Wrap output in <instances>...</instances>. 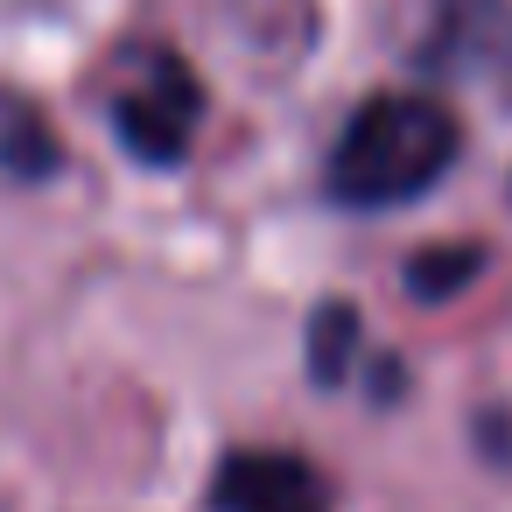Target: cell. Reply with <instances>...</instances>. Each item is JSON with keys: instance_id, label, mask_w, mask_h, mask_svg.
<instances>
[{"instance_id": "cell-5", "label": "cell", "mask_w": 512, "mask_h": 512, "mask_svg": "<svg viewBox=\"0 0 512 512\" xmlns=\"http://www.w3.org/2000/svg\"><path fill=\"white\" fill-rule=\"evenodd\" d=\"M351 358H358V309H351V302L316 309V330H309V372H316L323 386H337V379L351 372Z\"/></svg>"}, {"instance_id": "cell-6", "label": "cell", "mask_w": 512, "mask_h": 512, "mask_svg": "<svg viewBox=\"0 0 512 512\" xmlns=\"http://www.w3.org/2000/svg\"><path fill=\"white\" fill-rule=\"evenodd\" d=\"M477 267H484V253H477V246H456V253H421V260L407 267V281H414V295L435 302V295H456Z\"/></svg>"}, {"instance_id": "cell-3", "label": "cell", "mask_w": 512, "mask_h": 512, "mask_svg": "<svg viewBox=\"0 0 512 512\" xmlns=\"http://www.w3.org/2000/svg\"><path fill=\"white\" fill-rule=\"evenodd\" d=\"M211 512H330V477L302 449H225Z\"/></svg>"}, {"instance_id": "cell-1", "label": "cell", "mask_w": 512, "mask_h": 512, "mask_svg": "<svg viewBox=\"0 0 512 512\" xmlns=\"http://www.w3.org/2000/svg\"><path fill=\"white\" fill-rule=\"evenodd\" d=\"M456 148H463V127L442 99H428V92L365 99L351 113V127L337 134V148H330V197L358 204V211L428 197L449 176Z\"/></svg>"}, {"instance_id": "cell-4", "label": "cell", "mask_w": 512, "mask_h": 512, "mask_svg": "<svg viewBox=\"0 0 512 512\" xmlns=\"http://www.w3.org/2000/svg\"><path fill=\"white\" fill-rule=\"evenodd\" d=\"M57 162H64V148L43 127V113L22 106V99H0V169H8L15 183H43Z\"/></svg>"}, {"instance_id": "cell-2", "label": "cell", "mask_w": 512, "mask_h": 512, "mask_svg": "<svg viewBox=\"0 0 512 512\" xmlns=\"http://www.w3.org/2000/svg\"><path fill=\"white\" fill-rule=\"evenodd\" d=\"M106 113H113V134L127 141V155L162 169V162L190 155L197 120H204V85L176 50H127L113 71Z\"/></svg>"}]
</instances>
